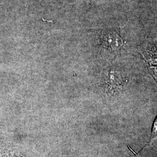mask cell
I'll list each match as a JSON object with an SVG mask.
<instances>
[{"label": "cell", "instance_id": "1", "mask_svg": "<svg viewBox=\"0 0 157 157\" xmlns=\"http://www.w3.org/2000/svg\"><path fill=\"white\" fill-rule=\"evenodd\" d=\"M101 41L105 48L113 51L119 50L124 44L123 40L120 36L117 33L113 32L104 34Z\"/></svg>", "mask_w": 157, "mask_h": 157}, {"label": "cell", "instance_id": "2", "mask_svg": "<svg viewBox=\"0 0 157 157\" xmlns=\"http://www.w3.org/2000/svg\"><path fill=\"white\" fill-rule=\"evenodd\" d=\"M157 136V117L154 123L153 128L152 130L151 138H154Z\"/></svg>", "mask_w": 157, "mask_h": 157}]
</instances>
